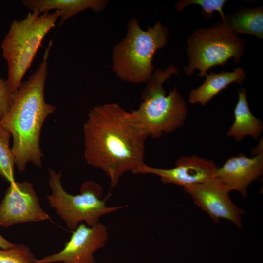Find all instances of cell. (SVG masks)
<instances>
[{"mask_svg": "<svg viewBox=\"0 0 263 263\" xmlns=\"http://www.w3.org/2000/svg\"><path fill=\"white\" fill-rule=\"evenodd\" d=\"M84 156L101 169L111 187L122 175L145 164V143L149 137L131 112L116 103L93 108L83 126Z\"/></svg>", "mask_w": 263, "mask_h": 263, "instance_id": "obj_1", "label": "cell"}, {"mask_svg": "<svg viewBox=\"0 0 263 263\" xmlns=\"http://www.w3.org/2000/svg\"><path fill=\"white\" fill-rule=\"evenodd\" d=\"M51 46V42L36 71L13 94L11 105L0 120V125L12 137L11 150L20 172L24 171L30 162L40 168L42 166L40 132L46 117L56 109V106L47 103L44 99Z\"/></svg>", "mask_w": 263, "mask_h": 263, "instance_id": "obj_2", "label": "cell"}, {"mask_svg": "<svg viewBox=\"0 0 263 263\" xmlns=\"http://www.w3.org/2000/svg\"><path fill=\"white\" fill-rule=\"evenodd\" d=\"M60 17L61 12L58 10L43 13L32 11L23 19L14 20L10 25L1 49L8 67L5 82L13 94L21 85L44 38Z\"/></svg>", "mask_w": 263, "mask_h": 263, "instance_id": "obj_3", "label": "cell"}, {"mask_svg": "<svg viewBox=\"0 0 263 263\" xmlns=\"http://www.w3.org/2000/svg\"><path fill=\"white\" fill-rule=\"evenodd\" d=\"M177 69L169 65L164 70L157 69L147 81L142 94L143 102L131 113L148 134L158 138L163 133L172 132L182 127L188 108L176 87L166 95L163 84Z\"/></svg>", "mask_w": 263, "mask_h": 263, "instance_id": "obj_4", "label": "cell"}, {"mask_svg": "<svg viewBox=\"0 0 263 263\" xmlns=\"http://www.w3.org/2000/svg\"><path fill=\"white\" fill-rule=\"evenodd\" d=\"M168 35L160 22L143 30L137 19H132L126 37L113 51V68L116 75L133 83L147 82L152 75L154 54L167 43Z\"/></svg>", "mask_w": 263, "mask_h": 263, "instance_id": "obj_5", "label": "cell"}, {"mask_svg": "<svg viewBox=\"0 0 263 263\" xmlns=\"http://www.w3.org/2000/svg\"><path fill=\"white\" fill-rule=\"evenodd\" d=\"M49 174L48 184L51 193L46 198L49 207L55 209L71 230H75L83 222L88 226H93L100 222L101 216L122 208V206L108 207L106 201L111 194L109 193L103 198L102 187L94 181L84 182L80 187V193L72 195L63 188L61 170L56 173L49 168Z\"/></svg>", "mask_w": 263, "mask_h": 263, "instance_id": "obj_6", "label": "cell"}, {"mask_svg": "<svg viewBox=\"0 0 263 263\" xmlns=\"http://www.w3.org/2000/svg\"><path fill=\"white\" fill-rule=\"evenodd\" d=\"M187 76L198 70L203 77L212 67L222 66L231 58L238 63L244 53L245 40L232 32L226 22L220 21L207 28L196 29L188 38Z\"/></svg>", "mask_w": 263, "mask_h": 263, "instance_id": "obj_7", "label": "cell"}, {"mask_svg": "<svg viewBox=\"0 0 263 263\" xmlns=\"http://www.w3.org/2000/svg\"><path fill=\"white\" fill-rule=\"evenodd\" d=\"M50 220V215L41 208L31 183H10L0 204V226L7 227L19 223Z\"/></svg>", "mask_w": 263, "mask_h": 263, "instance_id": "obj_8", "label": "cell"}, {"mask_svg": "<svg viewBox=\"0 0 263 263\" xmlns=\"http://www.w3.org/2000/svg\"><path fill=\"white\" fill-rule=\"evenodd\" d=\"M108 239L107 228L99 222L93 226L80 223L59 252L36 259V263H95L94 253Z\"/></svg>", "mask_w": 263, "mask_h": 263, "instance_id": "obj_9", "label": "cell"}, {"mask_svg": "<svg viewBox=\"0 0 263 263\" xmlns=\"http://www.w3.org/2000/svg\"><path fill=\"white\" fill-rule=\"evenodd\" d=\"M183 189L214 222L218 223L220 219H224L239 228L242 227L241 216L244 210L232 202L229 192L217 178L214 177L203 183L188 185Z\"/></svg>", "mask_w": 263, "mask_h": 263, "instance_id": "obj_10", "label": "cell"}, {"mask_svg": "<svg viewBox=\"0 0 263 263\" xmlns=\"http://www.w3.org/2000/svg\"><path fill=\"white\" fill-rule=\"evenodd\" d=\"M175 167L164 169L150 167L144 164L132 173L152 174L158 176L164 184H171L180 187L203 183L214 177L218 167L212 160L197 155L183 156L178 159Z\"/></svg>", "mask_w": 263, "mask_h": 263, "instance_id": "obj_11", "label": "cell"}, {"mask_svg": "<svg viewBox=\"0 0 263 263\" xmlns=\"http://www.w3.org/2000/svg\"><path fill=\"white\" fill-rule=\"evenodd\" d=\"M263 173V153L249 158L245 154L230 157L216 170L214 177L230 192H239L243 198L247 195V188Z\"/></svg>", "mask_w": 263, "mask_h": 263, "instance_id": "obj_12", "label": "cell"}, {"mask_svg": "<svg viewBox=\"0 0 263 263\" xmlns=\"http://www.w3.org/2000/svg\"><path fill=\"white\" fill-rule=\"evenodd\" d=\"M23 6L31 12L39 11L40 13L49 12L51 10L59 11L61 19L60 26L69 18L81 11L91 9L99 12L103 10L107 3L101 0H24Z\"/></svg>", "mask_w": 263, "mask_h": 263, "instance_id": "obj_13", "label": "cell"}, {"mask_svg": "<svg viewBox=\"0 0 263 263\" xmlns=\"http://www.w3.org/2000/svg\"><path fill=\"white\" fill-rule=\"evenodd\" d=\"M205 76L206 79L201 85L190 91L188 99L190 103L205 106L229 85L234 82L242 83L246 73L243 68L238 67L232 72H212Z\"/></svg>", "mask_w": 263, "mask_h": 263, "instance_id": "obj_14", "label": "cell"}, {"mask_svg": "<svg viewBox=\"0 0 263 263\" xmlns=\"http://www.w3.org/2000/svg\"><path fill=\"white\" fill-rule=\"evenodd\" d=\"M234 122L227 132L228 136L233 137L236 141H240L247 136L254 139L260 136L263 129L262 122L251 112L246 90L244 88L238 92V100L234 110Z\"/></svg>", "mask_w": 263, "mask_h": 263, "instance_id": "obj_15", "label": "cell"}, {"mask_svg": "<svg viewBox=\"0 0 263 263\" xmlns=\"http://www.w3.org/2000/svg\"><path fill=\"white\" fill-rule=\"evenodd\" d=\"M225 22L233 33L263 38V9L244 8L225 17Z\"/></svg>", "mask_w": 263, "mask_h": 263, "instance_id": "obj_16", "label": "cell"}, {"mask_svg": "<svg viewBox=\"0 0 263 263\" xmlns=\"http://www.w3.org/2000/svg\"><path fill=\"white\" fill-rule=\"evenodd\" d=\"M11 135L0 125V176L11 183L15 181V158L9 146Z\"/></svg>", "mask_w": 263, "mask_h": 263, "instance_id": "obj_17", "label": "cell"}, {"mask_svg": "<svg viewBox=\"0 0 263 263\" xmlns=\"http://www.w3.org/2000/svg\"><path fill=\"white\" fill-rule=\"evenodd\" d=\"M30 249L23 244H15L9 249L0 248V263H36Z\"/></svg>", "mask_w": 263, "mask_h": 263, "instance_id": "obj_18", "label": "cell"}, {"mask_svg": "<svg viewBox=\"0 0 263 263\" xmlns=\"http://www.w3.org/2000/svg\"><path fill=\"white\" fill-rule=\"evenodd\" d=\"M225 0H184L177 2L175 7L178 11L183 10L186 6L190 4H197L202 8V14L207 19L213 16V12L219 13L222 21L225 22V16L223 11V7Z\"/></svg>", "mask_w": 263, "mask_h": 263, "instance_id": "obj_19", "label": "cell"}, {"mask_svg": "<svg viewBox=\"0 0 263 263\" xmlns=\"http://www.w3.org/2000/svg\"><path fill=\"white\" fill-rule=\"evenodd\" d=\"M13 94L10 91L5 81L0 77V120L10 107Z\"/></svg>", "mask_w": 263, "mask_h": 263, "instance_id": "obj_20", "label": "cell"}, {"mask_svg": "<svg viewBox=\"0 0 263 263\" xmlns=\"http://www.w3.org/2000/svg\"><path fill=\"white\" fill-rule=\"evenodd\" d=\"M15 244L7 240L0 234V248L9 249L15 246Z\"/></svg>", "mask_w": 263, "mask_h": 263, "instance_id": "obj_21", "label": "cell"}]
</instances>
